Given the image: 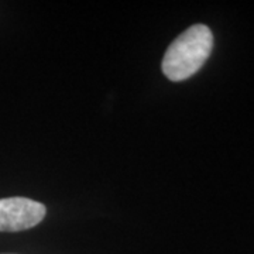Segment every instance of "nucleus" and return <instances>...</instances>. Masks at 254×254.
<instances>
[{
    "label": "nucleus",
    "instance_id": "obj_1",
    "mask_svg": "<svg viewBox=\"0 0 254 254\" xmlns=\"http://www.w3.org/2000/svg\"><path fill=\"white\" fill-rule=\"evenodd\" d=\"M213 48V34L208 26L187 28L168 47L163 60L164 75L173 82L190 78L206 63Z\"/></svg>",
    "mask_w": 254,
    "mask_h": 254
},
{
    "label": "nucleus",
    "instance_id": "obj_2",
    "mask_svg": "<svg viewBox=\"0 0 254 254\" xmlns=\"http://www.w3.org/2000/svg\"><path fill=\"white\" fill-rule=\"evenodd\" d=\"M43 203L28 198L0 199V232H23L37 226L46 218Z\"/></svg>",
    "mask_w": 254,
    "mask_h": 254
}]
</instances>
